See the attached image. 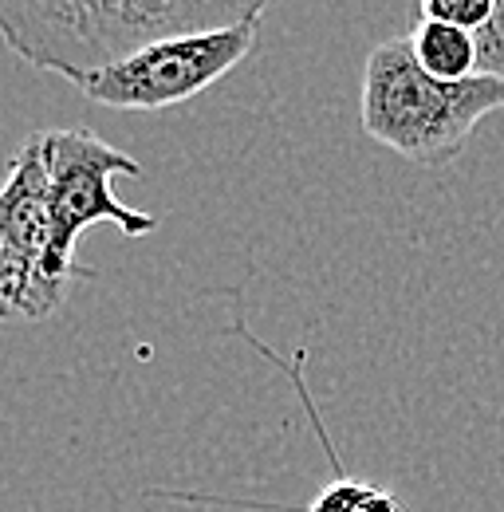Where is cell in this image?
<instances>
[{"label":"cell","mask_w":504,"mask_h":512,"mask_svg":"<svg viewBox=\"0 0 504 512\" xmlns=\"http://www.w3.org/2000/svg\"><path fill=\"white\" fill-rule=\"evenodd\" d=\"M410 44H414L418 64L426 67L430 75H438V79L461 83V79L481 75V40H477V32H469V28L422 20V24L410 32Z\"/></svg>","instance_id":"8992f818"},{"label":"cell","mask_w":504,"mask_h":512,"mask_svg":"<svg viewBox=\"0 0 504 512\" xmlns=\"http://www.w3.org/2000/svg\"><path fill=\"white\" fill-rule=\"evenodd\" d=\"M422 20H438V24H457L469 32L489 28V20L497 16V0H418Z\"/></svg>","instance_id":"52a82bcc"},{"label":"cell","mask_w":504,"mask_h":512,"mask_svg":"<svg viewBox=\"0 0 504 512\" xmlns=\"http://www.w3.org/2000/svg\"><path fill=\"white\" fill-rule=\"evenodd\" d=\"M52 174V249L44 264V292L60 312L79 276H95L75 260V245L91 225H115L126 237H146L158 229L154 213L130 209L115 197V178H138L142 162L115 150L91 130H40Z\"/></svg>","instance_id":"3957f363"},{"label":"cell","mask_w":504,"mask_h":512,"mask_svg":"<svg viewBox=\"0 0 504 512\" xmlns=\"http://www.w3.org/2000/svg\"><path fill=\"white\" fill-rule=\"evenodd\" d=\"M256 48V24H237L221 32L170 36L158 40L119 64L103 67L75 83L83 99L111 111H166L197 99L213 83H221L237 64H245Z\"/></svg>","instance_id":"277c9868"},{"label":"cell","mask_w":504,"mask_h":512,"mask_svg":"<svg viewBox=\"0 0 504 512\" xmlns=\"http://www.w3.org/2000/svg\"><path fill=\"white\" fill-rule=\"evenodd\" d=\"M477 40H481V75L504 79V0H497V16L489 20V28L477 32Z\"/></svg>","instance_id":"ba28073f"},{"label":"cell","mask_w":504,"mask_h":512,"mask_svg":"<svg viewBox=\"0 0 504 512\" xmlns=\"http://www.w3.org/2000/svg\"><path fill=\"white\" fill-rule=\"evenodd\" d=\"M276 0H0L4 44L36 71L87 75L170 40L260 24Z\"/></svg>","instance_id":"6da1fadb"},{"label":"cell","mask_w":504,"mask_h":512,"mask_svg":"<svg viewBox=\"0 0 504 512\" xmlns=\"http://www.w3.org/2000/svg\"><path fill=\"white\" fill-rule=\"evenodd\" d=\"M52 249V174L44 134H28L8 166L0 193V300L8 320L56 316L44 292V264Z\"/></svg>","instance_id":"5b68a950"},{"label":"cell","mask_w":504,"mask_h":512,"mask_svg":"<svg viewBox=\"0 0 504 512\" xmlns=\"http://www.w3.org/2000/svg\"><path fill=\"white\" fill-rule=\"evenodd\" d=\"M493 111H504V79H438L418 64L410 36L382 40L367 56L359 95L363 134L414 166L441 170L457 162L469 134Z\"/></svg>","instance_id":"7a4b0ae2"}]
</instances>
